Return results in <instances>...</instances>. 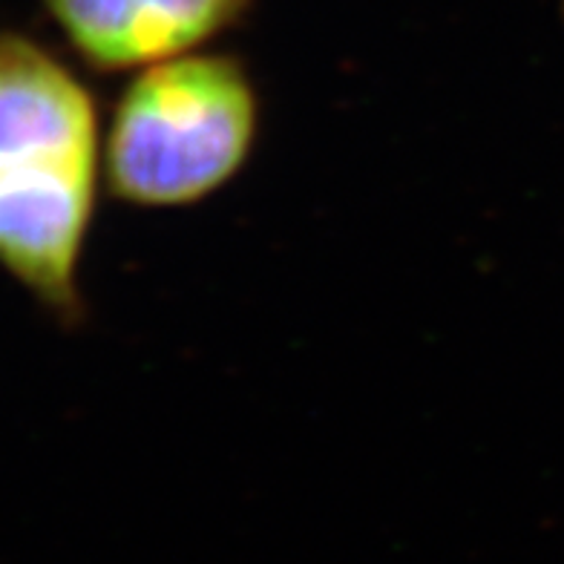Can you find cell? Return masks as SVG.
Instances as JSON below:
<instances>
[{
    "mask_svg": "<svg viewBox=\"0 0 564 564\" xmlns=\"http://www.w3.org/2000/svg\"><path fill=\"white\" fill-rule=\"evenodd\" d=\"M64 46L96 75L139 73L199 53L251 18L257 0H35Z\"/></svg>",
    "mask_w": 564,
    "mask_h": 564,
    "instance_id": "3",
    "label": "cell"
},
{
    "mask_svg": "<svg viewBox=\"0 0 564 564\" xmlns=\"http://www.w3.org/2000/svg\"><path fill=\"white\" fill-rule=\"evenodd\" d=\"M262 98L239 55H178L130 75L105 130V185L139 210L194 208L251 162Z\"/></svg>",
    "mask_w": 564,
    "mask_h": 564,
    "instance_id": "2",
    "label": "cell"
},
{
    "mask_svg": "<svg viewBox=\"0 0 564 564\" xmlns=\"http://www.w3.org/2000/svg\"><path fill=\"white\" fill-rule=\"evenodd\" d=\"M105 185L101 107L41 37L0 26V271L55 326L82 328V265Z\"/></svg>",
    "mask_w": 564,
    "mask_h": 564,
    "instance_id": "1",
    "label": "cell"
}]
</instances>
